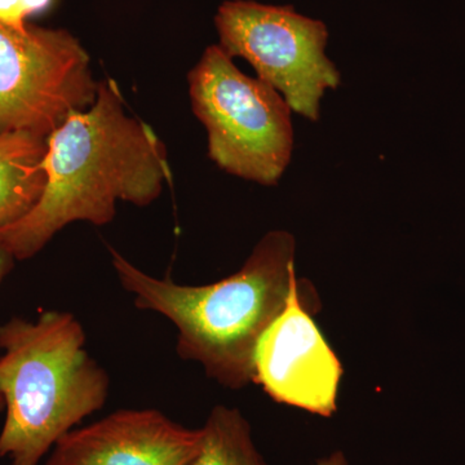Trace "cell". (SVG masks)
<instances>
[{"mask_svg":"<svg viewBox=\"0 0 465 465\" xmlns=\"http://www.w3.org/2000/svg\"><path fill=\"white\" fill-rule=\"evenodd\" d=\"M43 465H47V464H43Z\"/></svg>","mask_w":465,"mask_h":465,"instance_id":"obj_14","label":"cell"},{"mask_svg":"<svg viewBox=\"0 0 465 465\" xmlns=\"http://www.w3.org/2000/svg\"><path fill=\"white\" fill-rule=\"evenodd\" d=\"M188 81L208 157L232 176L277 185L293 148L292 110L282 94L243 74L219 45L203 52Z\"/></svg>","mask_w":465,"mask_h":465,"instance_id":"obj_4","label":"cell"},{"mask_svg":"<svg viewBox=\"0 0 465 465\" xmlns=\"http://www.w3.org/2000/svg\"><path fill=\"white\" fill-rule=\"evenodd\" d=\"M41 200L0 232L15 260L32 259L66 225H105L116 202L149 206L171 180L166 149L148 124L125 113L114 82H100L94 105L47 136Z\"/></svg>","mask_w":465,"mask_h":465,"instance_id":"obj_1","label":"cell"},{"mask_svg":"<svg viewBox=\"0 0 465 465\" xmlns=\"http://www.w3.org/2000/svg\"><path fill=\"white\" fill-rule=\"evenodd\" d=\"M188 465H268L253 443L249 421L240 410L213 407L202 427L197 454Z\"/></svg>","mask_w":465,"mask_h":465,"instance_id":"obj_10","label":"cell"},{"mask_svg":"<svg viewBox=\"0 0 465 465\" xmlns=\"http://www.w3.org/2000/svg\"><path fill=\"white\" fill-rule=\"evenodd\" d=\"M316 465H348V461L342 451H336L329 457L320 459Z\"/></svg>","mask_w":465,"mask_h":465,"instance_id":"obj_13","label":"cell"},{"mask_svg":"<svg viewBox=\"0 0 465 465\" xmlns=\"http://www.w3.org/2000/svg\"><path fill=\"white\" fill-rule=\"evenodd\" d=\"M215 25L219 45L229 56L249 61L292 112L318 121L324 94L341 84L339 70L326 54L329 30L322 21L290 5L225 0Z\"/></svg>","mask_w":465,"mask_h":465,"instance_id":"obj_5","label":"cell"},{"mask_svg":"<svg viewBox=\"0 0 465 465\" xmlns=\"http://www.w3.org/2000/svg\"><path fill=\"white\" fill-rule=\"evenodd\" d=\"M119 282L143 311L177 329V354L200 363L208 378L231 390L253 382L260 338L286 307L298 280L296 242L286 231L265 234L240 271L204 286L153 277L110 249Z\"/></svg>","mask_w":465,"mask_h":465,"instance_id":"obj_2","label":"cell"},{"mask_svg":"<svg viewBox=\"0 0 465 465\" xmlns=\"http://www.w3.org/2000/svg\"><path fill=\"white\" fill-rule=\"evenodd\" d=\"M0 458L39 465L58 440L105 406L110 379L85 349L74 314L47 311L0 324Z\"/></svg>","mask_w":465,"mask_h":465,"instance_id":"obj_3","label":"cell"},{"mask_svg":"<svg viewBox=\"0 0 465 465\" xmlns=\"http://www.w3.org/2000/svg\"><path fill=\"white\" fill-rule=\"evenodd\" d=\"M201 440L202 428L183 427L158 410H119L65 434L45 464L188 465Z\"/></svg>","mask_w":465,"mask_h":465,"instance_id":"obj_8","label":"cell"},{"mask_svg":"<svg viewBox=\"0 0 465 465\" xmlns=\"http://www.w3.org/2000/svg\"><path fill=\"white\" fill-rule=\"evenodd\" d=\"M320 309L313 284L298 278L286 307L260 338L253 382L275 402L331 418L344 370L314 322Z\"/></svg>","mask_w":465,"mask_h":465,"instance_id":"obj_7","label":"cell"},{"mask_svg":"<svg viewBox=\"0 0 465 465\" xmlns=\"http://www.w3.org/2000/svg\"><path fill=\"white\" fill-rule=\"evenodd\" d=\"M99 84L72 33L0 24V134L47 137L67 116L94 105Z\"/></svg>","mask_w":465,"mask_h":465,"instance_id":"obj_6","label":"cell"},{"mask_svg":"<svg viewBox=\"0 0 465 465\" xmlns=\"http://www.w3.org/2000/svg\"><path fill=\"white\" fill-rule=\"evenodd\" d=\"M47 137L32 133L0 134V232L16 224L41 200Z\"/></svg>","mask_w":465,"mask_h":465,"instance_id":"obj_9","label":"cell"},{"mask_svg":"<svg viewBox=\"0 0 465 465\" xmlns=\"http://www.w3.org/2000/svg\"><path fill=\"white\" fill-rule=\"evenodd\" d=\"M52 3L54 0H0V24L24 29L30 17L47 11Z\"/></svg>","mask_w":465,"mask_h":465,"instance_id":"obj_11","label":"cell"},{"mask_svg":"<svg viewBox=\"0 0 465 465\" xmlns=\"http://www.w3.org/2000/svg\"><path fill=\"white\" fill-rule=\"evenodd\" d=\"M15 264V258L12 256V253L9 252L5 246L0 244V284L3 283L5 278L7 277L9 272L12 271ZM5 410V401H3V397L0 396V412Z\"/></svg>","mask_w":465,"mask_h":465,"instance_id":"obj_12","label":"cell"}]
</instances>
